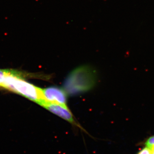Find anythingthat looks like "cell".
<instances>
[{"instance_id":"cell-6","label":"cell","mask_w":154,"mask_h":154,"mask_svg":"<svg viewBox=\"0 0 154 154\" xmlns=\"http://www.w3.org/2000/svg\"><path fill=\"white\" fill-rule=\"evenodd\" d=\"M138 154H152V151L147 147H146L140 151Z\"/></svg>"},{"instance_id":"cell-4","label":"cell","mask_w":154,"mask_h":154,"mask_svg":"<svg viewBox=\"0 0 154 154\" xmlns=\"http://www.w3.org/2000/svg\"><path fill=\"white\" fill-rule=\"evenodd\" d=\"M40 105L54 114L82 129V128L81 127L79 124L76 122L72 113L69 109L68 107L45 101L42 102Z\"/></svg>"},{"instance_id":"cell-7","label":"cell","mask_w":154,"mask_h":154,"mask_svg":"<svg viewBox=\"0 0 154 154\" xmlns=\"http://www.w3.org/2000/svg\"><path fill=\"white\" fill-rule=\"evenodd\" d=\"M150 149L152 151V154H154V146L152 147Z\"/></svg>"},{"instance_id":"cell-3","label":"cell","mask_w":154,"mask_h":154,"mask_svg":"<svg viewBox=\"0 0 154 154\" xmlns=\"http://www.w3.org/2000/svg\"><path fill=\"white\" fill-rule=\"evenodd\" d=\"M43 98L45 102L54 103L68 107L67 93L64 89L57 86H51L42 89Z\"/></svg>"},{"instance_id":"cell-5","label":"cell","mask_w":154,"mask_h":154,"mask_svg":"<svg viewBox=\"0 0 154 154\" xmlns=\"http://www.w3.org/2000/svg\"><path fill=\"white\" fill-rule=\"evenodd\" d=\"M145 144L146 147L149 149H150L153 146H154V136L149 138L146 142Z\"/></svg>"},{"instance_id":"cell-2","label":"cell","mask_w":154,"mask_h":154,"mask_svg":"<svg viewBox=\"0 0 154 154\" xmlns=\"http://www.w3.org/2000/svg\"><path fill=\"white\" fill-rule=\"evenodd\" d=\"M96 82V72L93 69L81 66L69 75L65 82L64 90L70 95H77L91 90Z\"/></svg>"},{"instance_id":"cell-1","label":"cell","mask_w":154,"mask_h":154,"mask_svg":"<svg viewBox=\"0 0 154 154\" xmlns=\"http://www.w3.org/2000/svg\"><path fill=\"white\" fill-rule=\"evenodd\" d=\"M0 87L25 96L39 105L45 101L42 89L26 82L14 71L6 70L5 79Z\"/></svg>"}]
</instances>
